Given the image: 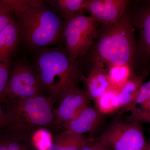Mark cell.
<instances>
[{
	"instance_id": "1",
	"label": "cell",
	"mask_w": 150,
	"mask_h": 150,
	"mask_svg": "<svg viewBox=\"0 0 150 150\" xmlns=\"http://www.w3.org/2000/svg\"><path fill=\"white\" fill-rule=\"evenodd\" d=\"M2 1L16 18L20 40L28 48H47L63 38L64 22L44 1Z\"/></svg>"
},
{
	"instance_id": "2",
	"label": "cell",
	"mask_w": 150,
	"mask_h": 150,
	"mask_svg": "<svg viewBox=\"0 0 150 150\" xmlns=\"http://www.w3.org/2000/svg\"><path fill=\"white\" fill-rule=\"evenodd\" d=\"M5 131L21 139L31 142L38 131L54 129V104L48 96L16 98L4 103Z\"/></svg>"
},
{
	"instance_id": "3",
	"label": "cell",
	"mask_w": 150,
	"mask_h": 150,
	"mask_svg": "<svg viewBox=\"0 0 150 150\" xmlns=\"http://www.w3.org/2000/svg\"><path fill=\"white\" fill-rule=\"evenodd\" d=\"M34 70L54 105L59 104L67 93L79 87L82 75L76 64L70 62L67 51L61 47L39 49Z\"/></svg>"
},
{
	"instance_id": "4",
	"label": "cell",
	"mask_w": 150,
	"mask_h": 150,
	"mask_svg": "<svg viewBox=\"0 0 150 150\" xmlns=\"http://www.w3.org/2000/svg\"><path fill=\"white\" fill-rule=\"evenodd\" d=\"M101 25L93 45V59L100 60L108 67L131 66L137 50L132 18L126 13L115 23Z\"/></svg>"
},
{
	"instance_id": "5",
	"label": "cell",
	"mask_w": 150,
	"mask_h": 150,
	"mask_svg": "<svg viewBox=\"0 0 150 150\" xmlns=\"http://www.w3.org/2000/svg\"><path fill=\"white\" fill-rule=\"evenodd\" d=\"M99 25L92 17L82 14L65 20L63 38L71 63L75 64L93 46Z\"/></svg>"
},
{
	"instance_id": "6",
	"label": "cell",
	"mask_w": 150,
	"mask_h": 150,
	"mask_svg": "<svg viewBox=\"0 0 150 150\" xmlns=\"http://www.w3.org/2000/svg\"><path fill=\"white\" fill-rule=\"evenodd\" d=\"M113 150H148L141 124L135 122H112L100 137L93 139Z\"/></svg>"
},
{
	"instance_id": "7",
	"label": "cell",
	"mask_w": 150,
	"mask_h": 150,
	"mask_svg": "<svg viewBox=\"0 0 150 150\" xmlns=\"http://www.w3.org/2000/svg\"><path fill=\"white\" fill-rule=\"evenodd\" d=\"M43 86L34 69L22 62L15 63L11 70L4 99L28 98L43 95Z\"/></svg>"
},
{
	"instance_id": "8",
	"label": "cell",
	"mask_w": 150,
	"mask_h": 150,
	"mask_svg": "<svg viewBox=\"0 0 150 150\" xmlns=\"http://www.w3.org/2000/svg\"><path fill=\"white\" fill-rule=\"evenodd\" d=\"M85 90L77 87L67 93L54 109V129L63 127L86 107L90 102Z\"/></svg>"
},
{
	"instance_id": "9",
	"label": "cell",
	"mask_w": 150,
	"mask_h": 150,
	"mask_svg": "<svg viewBox=\"0 0 150 150\" xmlns=\"http://www.w3.org/2000/svg\"><path fill=\"white\" fill-rule=\"evenodd\" d=\"M130 3L127 0H87L85 2V11L100 24H112L126 13Z\"/></svg>"
},
{
	"instance_id": "10",
	"label": "cell",
	"mask_w": 150,
	"mask_h": 150,
	"mask_svg": "<svg viewBox=\"0 0 150 150\" xmlns=\"http://www.w3.org/2000/svg\"><path fill=\"white\" fill-rule=\"evenodd\" d=\"M93 65L88 76L82 75L81 81L85 84V90L89 99L94 100L111 86L108 69L104 63L98 59H93Z\"/></svg>"
},
{
	"instance_id": "11",
	"label": "cell",
	"mask_w": 150,
	"mask_h": 150,
	"mask_svg": "<svg viewBox=\"0 0 150 150\" xmlns=\"http://www.w3.org/2000/svg\"><path fill=\"white\" fill-rule=\"evenodd\" d=\"M141 3L132 20L139 34V51L144 59L150 60V1Z\"/></svg>"
},
{
	"instance_id": "12",
	"label": "cell",
	"mask_w": 150,
	"mask_h": 150,
	"mask_svg": "<svg viewBox=\"0 0 150 150\" xmlns=\"http://www.w3.org/2000/svg\"><path fill=\"white\" fill-rule=\"evenodd\" d=\"M103 115L95 107L88 106L73 120L64 125L63 128L76 134L91 132L99 126L102 121Z\"/></svg>"
},
{
	"instance_id": "13",
	"label": "cell",
	"mask_w": 150,
	"mask_h": 150,
	"mask_svg": "<svg viewBox=\"0 0 150 150\" xmlns=\"http://www.w3.org/2000/svg\"><path fill=\"white\" fill-rule=\"evenodd\" d=\"M128 122L150 124V79L143 84L137 99L128 109Z\"/></svg>"
},
{
	"instance_id": "14",
	"label": "cell",
	"mask_w": 150,
	"mask_h": 150,
	"mask_svg": "<svg viewBox=\"0 0 150 150\" xmlns=\"http://www.w3.org/2000/svg\"><path fill=\"white\" fill-rule=\"evenodd\" d=\"M146 71L139 75L133 74L124 86L118 91L120 103V113L127 112L128 109L135 102L144 83L145 78L147 76Z\"/></svg>"
},
{
	"instance_id": "15",
	"label": "cell",
	"mask_w": 150,
	"mask_h": 150,
	"mask_svg": "<svg viewBox=\"0 0 150 150\" xmlns=\"http://www.w3.org/2000/svg\"><path fill=\"white\" fill-rule=\"evenodd\" d=\"M20 40L14 18L0 33V62H10Z\"/></svg>"
},
{
	"instance_id": "16",
	"label": "cell",
	"mask_w": 150,
	"mask_h": 150,
	"mask_svg": "<svg viewBox=\"0 0 150 150\" xmlns=\"http://www.w3.org/2000/svg\"><path fill=\"white\" fill-rule=\"evenodd\" d=\"M91 138L65 130L54 136L47 150H79L82 146Z\"/></svg>"
},
{
	"instance_id": "17",
	"label": "cell",
	"mask_w": 150,
	"mask_h": 150,
	"mask_svg": "<svg viewBox=\"0 0 150 150\" xmlns=\"http://www.w3.org/2000/svg\"><path fill=\"white\" fill-rule=\"evenodd\" d=\"M84 0H55L49 1L54 10L64 19L77 15L82 14L85 10Z\"/></svg>"
},
{
	"instance_id": "18",
	"label": "cell",
	"mask_w": 150,
	"mask_h": 150,
	"mask_svg": "<svg viewBox=\"0 0 150 150\" xmlns=\"http://www.w3.org/2000/svg\"><path fill=\"white\" fill-rule=\"evenodd\" d=\"M118 91L110 88L101 96L94 100L95 107L102 115L111 114L120 110Z\"/></svg>"
},
{
	"instance_id": "19",
	"label": "cell",
	"mask_w": 150,
	"mask_h": 150,
	"mask_svg": "<svg viewBox=\"0 0 150 150\" xmlns=\"http://www.w3.org/2000/svg\"><path fill=\"white\" fill-rule=\"evenodd\" d=\"M108 74L111 88L119 90L133 74L131 66L125 65H113L108 67Z\"/></svg>"
},
{
	"instance_id": "20",
	"label": "cell",
	"mask_w": 150,
	"mask_h": 150,
	"mask_svg": "<svg viewBox=\"0 0 150 150\" xmlns=\"http://www.w3.org/2000/svg\"><path fill=\"white\" fill-rule=\"evenodd\" d=\"M11 70V61L0 62V103L4 104V95Z\"/></svg>"
},
{
	"instance_id": "21",
	"label": "cell",
	"mask_w": 150,
	"mask_h": 150,
	"mask_svg": "<svg viewBox=\"0 0 150 150\" xmlns=\"http://www.w3.org/2000/svg\"><path fill=\"white\" fill-rule=\"evenodd\" d=\"M79 150H113L108 145L91 138L82 146Z\"/></svg>"
},
{
	"instance_id": "22",
	"label": "cell",
	"mask_w": 150,
	"mask_h": 150,
	"mask_svg": "<svg viewBox=\"0 0 150 150\" xmlns=\"http://www.w3.org/2000/svg\"><path fill=\"white\" fill-rule=\"evenodd\" d=\"M6 127V110L5 104L0 103V130H5Z\"/></svg>"
},
{
	"instance_id": "23",
	"label": "cell",
	"mask_w": 150,
	"mask_h": 150,
	"mask_svg": "<svg viewBox=\"0 0 150 150\" xmlns=\"http://www.w3.org/2000/svg\"><path fill=\"white\" fill-rule=\"evenodd\" d=\"M0 150H10L6 142L4 130H0Z\"/></svg>"
},
{
	"instance_id": "24",
	"label": "cell",
	"mask_w": 150,
	"mask_h": 150,
	"mask_svg": "<svg viewBox=\"0 0 150 150\" xmlns=\"http://www.w3.org/2000/svg\"><path fill=\"white\" fill-rule=\"evenodd\" d=\"M7 8V6L3 2L2 0H0V15Z\"/></svg>"
},
{
	"instance_id": "25",
	"label": "cell",
	"mask_w": 150,
	"mask_h": 150,
	"mask_svg": "<svg viewBox=\"0 0 150 150\" xmlns=\"http://www.w3.org/2000/svg\"><path fill=\"white\" fill-rule=\"evenodd\" d=\"M148 150H150V144H149V147H148Z\"/></svg>"
}]
</instances>
